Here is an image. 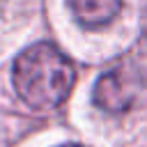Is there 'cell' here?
Here are the masks:
<instances>
[{
  "label": "cell",
  "mask_w": 147,
  "mask_h": 147,
  "mask_svg": "<svg viewBox=\"0 0 147 147\" xmlns=\"http://www.w3.org/2000/svg\"><path fill=\"white\" fill-rule=\"evenodd\" d=\"M74 80L76 71L69 57L48 41L25 48L14 62V87L34 110L57 108L69 96Z\"/></svg>",
  "instance_id": "cell-1"
},
{
  "label": "cell",
  "mask_w": 147,
  "mask_h": 147,
  "mask_svg": "<svg viewBox=\"0 0 147 147\" xmlns=\"http://www.w3.org/2000/svg\"><path fill=\"white\" fill-rule=\"evenodd\" d=\"M142 87V74L138 69L119 67L103 74L94 85V103L108 113H124L133 106L138 92Z\"/></svg>",
  "instance_id": "cell-2"
},
{
  "label": "cell",
  "mask_w": 147,
  "mask_h": 147,
  "mask_svg": "<svg viewBox=\"0 0 147 147\" xmlns=\"http://www.w3.org/2000/svg\"><path fill=\"white\" fill-rule=\"evenodd\" d=\"M69 7L80 25L99 28L110 23L119 14L122 0H69Z\"/></svg>",
  "instance_id": "cell-3"
},
{
  "label": "cell",
  "mask_w": 147,
  "mask_h": 147,
  "mask_svg": "<svg viewBox=\"0 0 147 147\" xmlns=\"http://www.w3.org/2000/svg\"><path fill=\"white\" fill-rule=\"evenodd\" d=\"M142 34L147 37V0H145V5H142Z\"/></svg>",
  "instance_id": "cell-4"
},
{
  "label": "cell",
  "mask_w": 147,
  "mask_h": 147,
  "mask_svg": "<svg viewBox=\"0 0 147 147\" xmlns=\"http://www.w3.org/2000/svg\"><path fill=\"white\" fill-rule=\"evenodd\" d=\"M62 147H80V145H62Z\"/></svg>",
  "instance_id": "cell-5"
}]
</instances>
